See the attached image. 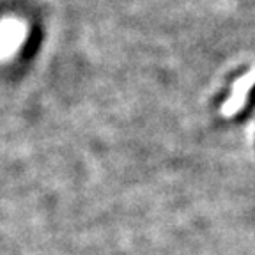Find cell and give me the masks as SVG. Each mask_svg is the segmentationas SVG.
<instances>
[{"instance_id":"1","label":"cell","mask_w":255,"mask_h":255,"mask_svg":"<svg viewBox=\"0 0 255 255\" xmlns=\"http://www.w3.org/2000/svg\"><path fill=\"white\" fill-rule=\"evenodd\" d=\"M255 107V85H254V89L250 91V94H248V101H247V107L243 108V112H241V119H245V117L248 116L252 112V108Z\"/></svg>"}]
</instances>
